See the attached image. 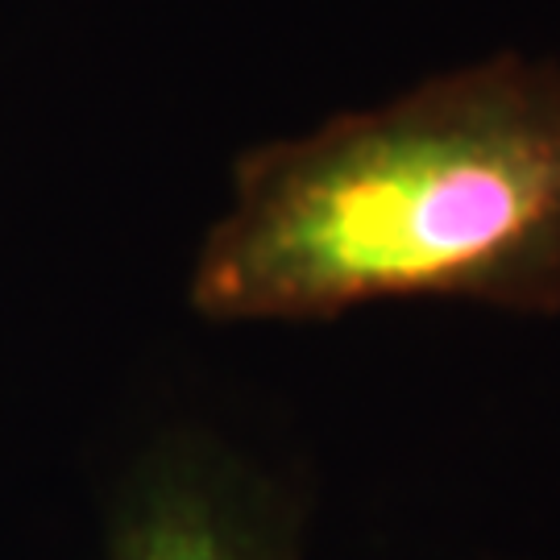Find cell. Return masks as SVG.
<instances>
[{
	"label": "cell",
	"mask_w": 560,
	"mask_h": 560,
	"mask_svg": "<svg viewBox=\"0 0 560 560\" xmlns=\"http://www.w3.org/2000/svg\"><path fill=\"white\" fill-rule=\"evenodd\" d=\"M390 300L560 312V67L494 55L245 150L191 261L217 324Z\"/></svg>",
	"instance_id": "1"
},
{
	"label": "cell",
	"mask_w": 560,
	"mask_h": 560,
	"mask_svg": "<svg viewBox=\"0 0 560 560\" xmlns=\"http://www.w3.org/2000/svg\"><path fill=\"white\" fill-rule=\"evenodd\" d=\"M295 499L249 460L179 441L138 465L113 511L104 560H300Z\"/></svg>",
	"instance_id": "2"
}]
</instances>
